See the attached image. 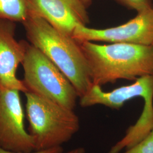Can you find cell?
<instances>
[{"label": "cell", "instance_id": "2", "mask_svg": "<svg viewBox=\"0 0 153 153\" xmlns=\"http://www.w3.org/2000/svg\"><path fill=\"white\" fill-rule=\"evenodd\" d=\"M79 44L88 61L93 84L102 86L118 79L134 81L153 76V44Z\"/></svg>", "mask_w": 153, "mask_h": 153}, {"label": "cell", "instance_id": "4", "mask_svg": "<svg viewBox=\"0 0 153 153\" xmlns=\"http://www.w3.org/2000/svg\"><path fill=\"white\" fill-rule=\"evenodd\" d=\"M22 66L28 91L74 110L78 95L60 70L36 47L26 43Z\"/></svg>", "mask_w": 153, "mask_h": 153}, {"label": "cell", "instance_id": "10", "mask_svg": "<svg viewBox=\"0 0 153 153\" xmlns=\"http://www.w3.org/2000/svg\"><path fill=\"white\" fill-rule=\"evenodd\" d=\"M28 0H0V18L23 23L29 14Z\"/></svg>", "mask_w": 153, "mask_h": 153}, {"label": "cell", "instance_id": "11", "mask_svg": "<svg viewBox=\"0 0 153 153\" xmlns=\"http://www.w3.org/2000/svg\"><path fill=\"white\" fill-rule=\"evenodd\" d=\"M123 153H153V124L151 130L141 141Z\"/></svg>", "mask_w": 153, "mask_h": 153}, {"label": "cell", "instance_id": "9", "mask_svg": "<svg viewBox=\"0 0 153 153\" xmlns=\"http://www.w3.org/2000/svg\"><path fill=\"white\" fill-rule=\"evenodd\" d=\"M141 97L144 103H153V76L140 77L130 85L105 92L100 86L93 84L85 95L79 98L81 107L103 105L110 108L120 109L127 101Z\"/></svg>", "mask_w": 153, "mask_h": 153}, {"label": "cell", "instance_id": "12", "mask_svg": "<svg viewBox=\"0 0 153 153\" xmlns=\"http://www.w3.org/2000/svg\"><path fill=\"white\" fill-rule=\"evenodd\" d=\"M126 8L138 12L153 8V0H115Z\"/></svg>", "mask_w": 153, "mask_h": 153}, {"label": "cell", "instance_id": "6", "mask_svg": "<svg viewBox=\"0 0 153 153\" xmlns=\"http://www.w3.org/2000/svg\"><path fill=\"white\" fill-rule=\"evenodd\" d=\"M20 91L0 85V147L15 152L35 151L25 126Z\"/></svg>", "mask_w": 153, "mask_h": 153}, {"label": "cell", "instance_id": "5", "mask_svg": "<svg viewBox=\"0 0 153 153\" xmlns=\"http://www.w3.org/2000/svg\"><path fill=\"white\" fill-rule=\"evenodd\" d=\"M78 43L102 42L107 43L153 44V8L137 13V16L118 26L95 29L78 26L72 36Z\"/></svg>", "mask_w": 153, "mask_h": 153}, {"label": "cell", "instance_id": "8", "mask_svg": "<svg viewBox=\"0 0 153 153\" xmlns=\"http://www.w3.org/2000/svg\"><path fill=\"white\" fill-rule=\"evenodd\" d=\"M16 22L0 18V85L20 92H27L16 71L23 60L26 42L15 38Z\"/></svg>", "mask_w": 153, "mask_h": 153}, {"label": "cell", "instance_id": "13", "mask_svg": "<svg viewBox=\"0 0 153 153\" xmlns=\"http://www.w3.org/2000/svg\"><path fill=\"white\" fill-rule=\"evenodd\" d=\"M64 152V150L62 146H58L55 148H50L48 149L42 150H35L31 152L25 153V152H15L7 150L0 147V153H62Z\"/></svg>", "mask_w": 153, "mask_h": 153}, {"label": "cell", "instance_id": "7", "mask_svg": "<svg viewBox=\"0 0 153 153\" xmlns=\"http://www.w3.org/2000/svg\"><path fill=\"white\" fill-rule=\"evenodd\" d=\"M29 10L59 31L72 36L75 28L90 21L81 0H28Z\"/></svg>", "mask_w": 153, "mask_h": 153}, {"label": "cell", "instance_id": "14", "mask_svg": "<svg viewBox=\"0 0 153 153\" xmlns=\"http://www.w3.org/2000/svg\"><path fill=\"white\" fill-rule=\"evenodd\" d=\"M86 153V150L85 149V148L83 147H78V148H74L73 149L71 150L65 152V153Z\"/></svg>", "mask_w": 153, "mask_h": 153}, {"label": "cell", "instance_id": "3", "mask_svg": "<svg viewBox=\"0 0 153 153\" xmlns=\"http://www.w3.org/2000/svg\"><path fill=\"white\" fill-rule=\"evenodd\" d=\"M24 94L29 123L28 131L35 150L62 146L79 131L80 121L74 110L32 92Z\"/></svg>", "mask_w": 153, "mask_h": 153}, {"label": "cell", "instance_id": "1", "mask_svg": "<svg viewBox=\"0 0 153 153\" xmlns=\"http://www.w3.org/2000/svg\"><path fill=\"white\" fill-rule=\"evenodd\" d=\"M22 24L30 43L43 52L66 76L79 98L87 93L93 82L88 61L79 44L30 10Z\"/></svg>", "mask_w": 153, "mask_h": 153}, {"label": "cell", "instance_id": "15", "mask_svg": "<svg viewBox=\"0 0 153 153\" xmlns=\"http://www.w3.org/2000/svg\"><path fill=\"white\" fill-rule=\"evenodd\" d=\"M81 1L86 8L88 7L92 4V0H81Z\"/></svg>", "mask_w": 153, "mask_h": 153}]
</instances>
